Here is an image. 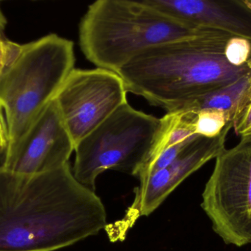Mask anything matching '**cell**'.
Listing matches in <instances>:
<instances>
[{"label":"cell","instance_id":"obj_1","mask_svg":"<svg viewBox=\"0 0 251 251\" xmlns=\"http://www.w3.org/2000/svg\"><path fill=\"white\" fill-rule=\"evenodd\" d=\"M107 227L104 203L70 164L38 175L0 166V251H54Z\"/></svg>","mask_w":251,"mask_h":251},{"label":"cell","instance_id":"obj_2","mask_svg":"<svg viewBox=\"0 0 251 251\" xmlns=\"http://www.w3.org/2000/svg\"><path fill=\"white\" fill-rule=\"evenodd\" d=\"M232 35L211 29L152 47L117 72L128 92L167 112L181 103L221 89L251 71V59L235 66L224 55Z\"/></svg>","mask_w":251,"mask_h":251},{"label":"cell","instance_id":"obj_3","mask_svg":"<svg viewBox=\"0 0 251 251\" xmlns=\"http://www.w3.org/2000/svg\"><path fill=\"white\" fill-rule=\"evenodd\" d=\"M211 29L176 20L145 0H99L81 19L79 42L90 62L117 73L146 50Z\"/></svg>","mask_w":251,"mask_h":251},{"label":"cell","instance_id":"obj_4","mask_svg":"<svg viewBox=\"0 0 251 251\" xmlns=\"http://www.w3.org/2000/svg\"><path fill=\"white\" fill-rule=\"evenodd\" d=\"M75 63L74 43L57 34L19 44L0 75V104L9 131L7 148L23 137L55 98Z\"/></svg>","mask_w":251,"mask_h":251},{"label":"cell","instance_id":"obj_5","mask_svg":"<svg viewBox=\"0 0 251 251\" xmlns=\"http://www.w3.org/2000/svg\"><path fill=\"white\" fill-rule=\"evenodd\" d=\"M159 125V118L125 103L76 144L74 176L94 192L97 178L106 170L137 176L147 161Z\"/></svg>","mask_w":251,"mask_h":251},{"label":"cell","instance_id":"obj_6","mask_svg":"<svg viewBox=\"0 0 251 251\" xmlns=\"http://www.w3.org/2000/svg\"><path fill=\"white\" fill-rule=\"evenodd\" d=\"M201 206L226 245H251V141H240L216 158Z\"/></svg>","mask_w":251,"mask_h":251},{"label":"cell","instance_id":"obj_7","mask_svg":"<svg viewBox=\"0 0 251 251\" xmlns=\"http://www.w3.org/2000/svg\"><path fill=\"white\" fill-rule=\"evenodd\" d=\"M125 82L101 68L74 69L55 100L75 146L127 102Z\"/></svg>","mask_w":251,"mask_h":251},{"label":"cell","instance_id":"obj_8","mask_svg":"<svg viewBox=\"0 0 251 251\" xmlns=\"http://www.w3.org/2000/svg\"><path fill=\"white\" fill-rule=\"evenodd\" d=\"M234 123L228 122L215 138L198 137L166 167L140 180L134 198L123 219L112 228L114 239L125 237L136 221L153 213L184 180L225 150L226 140Z\"/></svg>","mask_w":251,"mask_h":251},{"label":"cell","instance_id":"obj_9","mask_svg":"<svg viewBox=\"0 0 251 251\" xmlns=\"http://www.w3.org/2000/svg\"><path fill=\"white\" fill-rule=\"evenodd\" d=\"M75 150V142L54 99L23 137L6 150L1 166L22 175H38L69 163Z\"/></svg>","mask_w":251,"mask_h":251},{"label":"cell","instance_id":"obj_10","mask_svg":"<svg viewBox=\"0 0 251 251\" xmlns=\"http://www.w3.org/2000/svg\"><path fill=\"white\" fill-rule=\"evenodd\" d=\"M164 14L192 26L224 31L251 44L249 0H145Z\"/></svg>","mask_w":251,"mask_h":251},{"label":"cell","instance_id":"obj_11","mask_svg":"<svg viewBox=\"0 0 251 251\" xmlns=\"http://www.w3.org/2000/svg\"><path fill=\"white\" fill-rule=\"evenodd\" d=\"M251 104V71L229 85L187 100L172 111L197 112L203 109H217L226 114L228 122L234 123Z\"/></svg>","mask_w":251,"mask_h":251},{"label":"cell","instance_id":"obj_12","mask_svg":"<svg viewBox=\"0 0 251 251\" xmlns=\"http://www.w3.org/2000/svg\"><path fill=\"white\" fill-rule=\"evenodd\" d=\"M193 116V112L190 111L174 110L160 118V125L151 150L139 172L166 149L199 137L195 134Z\"/></svg>","mask_w":251,"mask_h":251},{"label":"cell","instance_id":"obj_13","mask_svg":"<svg viewBox=\"0 0 251 251\" xmlns=\"http://www.w3.org/2000/svg\"><path fill=\"white\" fill-rule=\"evenodd\" d=\"M192 112L195 134L199 137L215 138L221 134L229 122L226 114L222 111L203 109Z\"/></svg>","mask_w":251,"mask_h":251},{"label":"cell","instance_id":"obj_14","mask_svg":"<svg viewBox=\"0 0 251 251\" xmlns=\"http://www.w3.org/2000/svg\"><path fill=\"white\" fill-rule=\"evenodd\" d=\"M224 55L233 66H243L251 59V44L245 38L232 37L226 45Z\"/></svg>","mask_w":251,"mask_h":251},{"label":"cell","instance_id":"obj_15","mask_svg":"<svg viewBox=\"0 0 251 251\" xmlns=\"http://www.w3.org/2000/svg\"><path fill=\"white\" fill-rule=\"evenodd\" d=\"M233 127L241 141H251V104L234 122Z\"/></svg>","mask_w":251,"mask_h":251},{"label":"cell","instance_id":"obj_16","mask_svg":"<svg viewBox=\"0 0 251 251\" xmlns=\"http://www.w3.org/2000/svg\"><path fill=\"white\" fill-rule=\"evenodd\" d=\"M9 144V131L7 119L2 106L0 104V155H4Z\"/></svg>","mask_w":251,"mask_h":251},{"label":"cell","instance_id":"obj_17","mask_svg":"<svg viewBox=\"0 0 251 251\" xmlns=\"http://www.w3.org/2000/svg\"><path fill=\"white\" fill-rule=\"evenodd\" d=\"M249 3L251 4V0H249Z\"/></svg>","mask_w":251,"mask_h":251}]
</instances>
